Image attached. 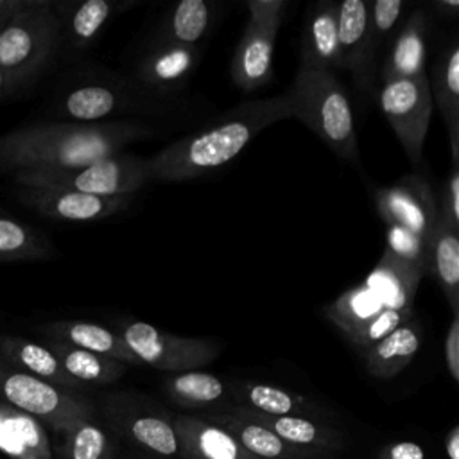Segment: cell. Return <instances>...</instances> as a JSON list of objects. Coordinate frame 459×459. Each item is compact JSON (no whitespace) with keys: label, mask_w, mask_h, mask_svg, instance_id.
<instances>
[{"label":"cell","mask_w":459,"mask_h":459,"mask_svg":"<svg viewBox=\"0 0 459 459\" xmlns=\"http://www.w3.org/2000/svg\"><path fill=\"white\" fill-rule=\"evenodd\" d=\"M423 271L384 251L378 264L366 276L364 285L375 294L385 310L412 308Z\"/></svg>","instance_id":"cell-21"},{"label":"cell","mask_w":459,"mask_h":459,"mask_svg":"<svg viewBox=\"0 0 459 459\" xmlns=\"http://www.w3.org/2000/svg\"><path fill=\"white\" fill-rule=\"evenodd\" d=\"M0 452L11 459H54L45 425L2 400Z\"/></svg>","instance_id":"cell-23"},{"label":"cell","mask_w":459,"mask_h":459,"mask_svg":"<svg viewBox=\"0 0 459 459\" xmlns=\"http://www.w3.org/2000/svg\"><path fill=\"white\" fill-rule=\"evenodd\" d=\"M382 310H385L384 305L364 283H360L348 289L335 301H332L326 308V316L348 337Z\"/></svg>","instance_id":"cell-33"},{"label":"cell","mask_w":459,"mask_h":459,"mask_svg":"<svg viewBox=\"0 0 459 459\" xmlns=\"http://www.w3.org/2000/svg\"><path fill=\"white\" fill-rule=\"evenodd\" d=\"M380 108L414 169L423 165V143L434 102L425 75L394 79L382 84Z\"/></svg>","instance_id":"cell-7"},{"label":"cell","mask_w":459,"mask_h":459,"mask_svg":"<svg viewBox=\"0 0 459 459\" xmlns=\"http://www.w3.org/2000/svg\"><path fill=\"white\" fill-rule=\"evenodd\" d=\"M380 459H425V452L418 443L400 441L385 446L380 452Z\"/></svg>","instance_id":"cell-42"},{"label":"cell","mask_w":459,"mask_h":459,"mask_svg":"<svg viewBox=\"0 0 459 459\" xmlns=\"http://www.w3.org/2000/svg\"><path fill=\"white\" fill-rule=\"evenodd\" d=\"M429 27L430 16L425 9H416L407 18L380 70L384 82L425 75Z\"/></svg>","instance_id":"cell-20"},{"label":"cell","mask_w":459,"mask_h":459,"mask_svg":"<svg viewBox=\"0 0 459 459\" xmlns=\"http://www.w3.org/2000/svg\"><path fill=\"white\" fill-rule=\"evenodd\" d=\"M285 118H292L287 93L240 102L208 127L145 158L149 181L179 183L208 174L230 163L255 136Z\"/></svg>","instance_id":"cell-2"},{"label":"cell","mask_w":459,"mask_h":459,"mask_svg":"<svg viewBox=\"0 0 459 459\" xmlns=\"http://www.w3.org/2000/svg\"><path fill=\"white\" fill-rule=\"evenodd\" d=\"M16 186L68 188L93 195H133L149 183L147 161L136 154H113L84 167L25 170L13 174Z\"/></svg>","instance_id":"cell-5"},{"label":"cell","mask_w":459,"mask_h":459,"mask_svg":"<svg viewBox=\"0 0 459 459\" xmlns=\"http://www.w3.org/2000/svg\"><path fill=\"white\" fill-rule=\"evenodd\" d=\"M287 4L283 0H249V22H271L283 18Z\"/></svg>","instance_id":"cell-41"},{"label":"cell","mask_w":459,"mask_h":459,"mask_svg":"<svg viewBox=\"0 0 459 459\" xmlns=\"http://www.w3.org/2000/svg\"><path fill=\"white\" fill-rule=\"evenodd\" d=\"M445 366L454 382H459V312H452V321L445 337Z\"/></svg>","instance_id":"cell-40"},{"label":"cell","mask_w":459,"mask_h":459,"mask_svg":"<svg viewBox=\"0 0 459 459\" xmlns=\"http://www.w3.org/2000/svg\"><path fill=\"white\" fill-rule=\"evenodd\" d=\"M414 317V308L409 310H382L378 316L364 323L360 328H357L353 333H350L346 339L353 346V350L360 355L373 344H377L380 339H384L387 333H391L400 325L407 323Z\"/></svg>","instance_id":"cell-36"},{"label":"cell","mask_w":459,"mask_h":459,"mask_svg":"<svg viewBox=\"0 0 459 459\" xmlns=\"http://www.w3.org/2000/svg\"><path fill=\"white\" fill-rule=\"evenodd\" d=\"M439 212L459 226V169L457 163H452V170L445 181L441 204H437Z\"/></svg>","instance_id":"cell-39"},{"label":"cell","mask_w":459,"mask_h":459,"mask_svg":"<svg viewBox=\"0 0 459 459\" xmlns=\"http://www.w3.org/2000/svg\"><path fill=\"white\" fill-rule=\"evenodd\" d=\"M109 441L100 427L82 421L63 432V443L57 446V459H109Z\"/></svg>","instance_id":"cell-35"},{"label":"cell","mask_w":459,"mask_h":459,"mask_svg":"<svg viewBox=\"0 0 459 459\" xmlns=\"http://www.w3.org/2000/svg\"><path fill=\"white\" fill-rule=\"evenodd\" d=\"M430 95L446 127L452 163H457L459 160V43L457 41H452L441 52L434 66Z\"/></svg>","instance_id":"cell-25"},{"label":"cell","mask_w":459,"mask_h":459,"mask_svg":"<svg viewBox=\"0 0 459 459\" xmlns=\"http://www.w3.org/2000/svg\"><path fill=\"white\" fill-rule=\"evenodd\" d=\"M203 418L221 425L255 457L258 459H321L319 452L292 446L260 423L242 416L233 407L222 412H206Z\"/></svg>","instance_id":"cell-17"},{"label":"cell","mask_w":459,"mask_h":459,"mask_svg":"<svg viewBox=\"0 0 459 459\" xmlns=\"http://www.w3.org/2000/svg\"><path fill=\"white\" fill-rule=\"evenodd\" d=\"M425 274H430L452 312H459V226L437 210V221L429 240Z\"/></svg>","instance_id":"cell-22"},{"label":"cell","mask_w":459,"mask_h":459,"mask_svg":"<svg viewBox=\"0 0 459 459\" xmlns=\"http://www.w3.org/2000/svg\"><path fill=\"white\" fill-rule=\"evenodd\" d=\"M151 134L149 126L129 120L34 122L0 134V174L84 167Z\"/></svg>","instance_id":"cell-1"},{"label":"cell","mask_w":459,"mask_h":459,"mask_svg":"<svg viewBox=\"0 0 459 459\" xmlns=\"http://www.w3.org/2000/svg\"><path fill=\"white\" fill-rule=\"evenodd\" d=\"M118 335L142 364L161 371H194L219 355L213 339L179 337L143 321L124 323Z\"/></svg>","instance_id":"cell-8"},{"label":"cell","mask_w":459,"mask_h":459,"mask_svg":"<svg viewBox=\"0 0 459 459\" xmlns=\"http://www.w3.org/2000/svg\"><path fill=\"white\" fill-rule=\"evenodd\" d=\"M23 4L25 0H0V30L13 20Z\"/></svg>","instance_id":"cell-44"},{"label":"cell","mask_w":459,"mask_h":459,"mask_svg":"<svg viewBox=\"0 0 459 459\" xmlns=\"http://www.w3.org/2000/svg\"><path fill=\"white\" fill-rule=\"evenodd\" d=\"M61 45V20L52 0H25L0 30V70L32 82Z\"/></svg>","instance_id":"cell-4"},{"label":"cell","mask_w":459,"mask_h":459,"mask_svg":"<svg viewBox=\"0 0 459 459\" xmlns=\"http://www.w3.org/2000/svg\"><path fill=\"white\" fill-rule=\"evenodd\" d=\"M371 4L344 0L337 4V43L341 70H348L359 90L369 91L375 77L378 45L371 32Z\"/></svg>","instance_id":"cell-11"},{"label":"cell","mask_w":459,"mask_h":459,"mask_svg":"<svg viewBox=\"0 0 459 459\" xmlns=\"http://www.w3.org/2000/svg\"><path fill=\"white\" fill-rule=\"evenodd\" d=\"M165 391L176 403L192 409L219 403L228 396V389L219 377L197 369L167 377Z\"/></svg>","instance_id":"cell-31"},{"label":"cell","mask_w":459,"mask_h":459,"mask_svg":"<svg viewBox=\"0 0 459 459\" xmlns=\"http://www.w3.org/2000/svg\"><path fill=\"white\" fill-rule=\"evenodd\" d=\"M421 326L412 317L394 328L377 344L360 353L366 371L375 378H393L414 359L421 346Z\"/></svg>","instance_id":"cell-24"},{"label":"cell","mask_w":459,"mask_h":459,"mask_svg":"<svg viewBox=\"0 0 459 459\" xmlns=\"http://www.w3.org/2000/svg\"><path fill=\"white\" fill-rule=\"evenodd\" d=\"M280 25L281 18L247 22L230 68L231 81L238 90L253 91L269 82Z\"/></svg>","instance_id":"cell-12"},{"label":"cell","mask_w":459,"mask_h":459,"mask_svg":"<svg viewBox=\"0 0 459 459\" xmlns=\"http://www.w3.org/2000/svg\"><path fill=\"white\" fill-rule=\"evenodd\" d=\"M0 357L16 369L25 371L65 391L79 393L84 389L81 382H77L65 371L57 357L47 344L20 335L0 333Z\"/></svg>","instance_id":"cell-18"},{"label":"cell","mask_w":459,"mask_h":459,"mask_svg":"<svg viewBox=\"0 0 459 459\" xmlns=\"http://www.w3.org/2000/svg\"><path fill=\"white\" fill-rule=\"evenodd\" d=\"M115 11L117 2L84 0L77 4L65 18L59 16L61 38L65 34L74 48H86L95 41Z\"/></svg>","instance_id":"cell-32"},{"label":"cell","mask_w":459,"mask_h":459,"mask_svg":"<svg viewBox=\"0 0 459 459\" xmlns=\"http://www.w3.org/2000/svg\"><path fill=\"white\" fill-rule=\"evenodd\" d=\"M432 5L441 16H455L457 9H459L457 0H434Z\"/></svg>","instance_id":"cell-46"},{"label":"cell","mask_w":459,"mask_h":459,"mask_svg":"<svg viewBox=\"0 0 459 459\" xmlns=\"http://www.w3.org/2000/svg\"><path fill=\"white\" fill-rule=\"evenodd\" d=\"M445 452L448 459H459V425H454L445 441Z\"/></svg>","instance_id":"cell-45"},{"label":"cell","mask_w":459,"mask_h":459,"mask_svg":"<svg viewBox=\"0 0 459 459\" xmlns=\"http://www.w3.org/2000/svg\"><path fill=\"white\" fill-rule=\"evenodd\" d=\"M39 332L48 341H61L104 357H111L127 366H140L142 362L127 348L118 332L90 321L77 319H57L39 326Z\"/></svg>","instance_id":"cell-19"},{"label":"cell","mask_w":459,"mask_h":459,"mask_svg":"<svg viewBox=\"0 0 459 459\" xmlns=\"http://www.w3.org/2000/svg\"><path fill=\"white\" fill-rule=\"evenodd\" d=\"M212 7L204 0H181L167 16L160 39L197 47L212 25Z\"/></svg>","instance_id":"cell-30"},{"label":"cell","mask_w":459,"mask_h":459,"mask_svg":"<svg viewBox=\"0 0 459 459\" xmlns=\"http://www.w3.org/2000/svg\"><path fill=\"white\" fill-rule=\"evenodd\" d=\"M172 427L185 459H258L233 434L203 416L178 414Z\"/></svg>","instance_id":"cell-14"},{"label":"cell","mask_w":459,"mask_h":459,"mask_svg":"<svg viewBox=\"0 0 459 459\" xmlns=\"http://www.w3.org/2000/svg\"><path fill=\"white\" fill-rule=\"evenodd\" d=\"M403 5L405 4L402 0H377L371 4V11H369L371 32H373V38L378 47L382 45L384 38L398 23Z\"/></svg>","instance_id":"cell-38"},{"label":"cell","mask_w":459,"mask_h":459,"mask_svg":"<svg viewBox=\"0 0 459 459\" xmlns=\"http://www.w3.org/2000/svg\"><path fill=\"white\" fill-rule=\"evenodd\" d=\"M285 93L294 118L301 120L319 136L337 158L360 167L350 99L333 72L299 63L294 81Z\"/></svg>","instance_id":"cell-3"},{"label":"cell","mask_w":459,"mask_h":459,"mask_svg":"<svg viewBox=\"0 0 459 459\" xmlns=\"http://www.w3.org/2000/svg\"><path fill=\"white\" fill-rule=\"evenodd\" d=\"M230 393L235 405L251 409L260 414L269 416H305L314 418L319 414L317 405H314L308 398L296 394L289 389H281L278 385H269L262 382H233L230 385Z\"/></svg>","instance_id":"cell-27"},{"label":"cell","mask_w":459,"mask_h":459,"mask_svg":"<svg viewBox=\"0 0 459 459\" xmlns=\"http://www.w3.org/2000/svg\"><path fill=\"white\" fill-rule=\"evenodd\" d=\"M299 63L325 70H341L337 43V4H317L305 23Z\"/></svg>","instance_id":"cell-26"},{"label":"cell","mask_w":459,"mask_h":459,"mask_svg":"<svg viewBox=\"0 0 459 459\" xmlns=\"http://www.w3.org/2000/svg\"><path fill=\"white\" fill-rule=\"evenodd\" d=\"M45 344L54 351L65 371L82 385L111 384L127 371V364L111 357H104L61 341H47Z\"/></svg>","instance_id":"cell-28"},{"label":"cell","mask_w":459,"mask_h":459,"mask_svg":"<svg viewBox=\"0 0 459 459\" xmlns=\"http://www.w3.org/2000/svg\"><path fill=\"white\" fill-rule=\"evenodd\" d=\"M233 409L237 412H240L242 416L260 423L262 427H265L267 430L276 434L285 443L298 446V448L330 455V454L341 450L344 445L341 432H337L328 423L314 420V418L269 416V414H260V412H255V411L240 407V405H233Z\"/></svg>","instance_id":"cell-16"},{"label":"cell","mask_w":459,"mask_h":459,"mask_svg":"<svg viewBox=\"0 0 459 459\" xmlns=\"http://www.w3.org/2000/svg\"><path fill=\"white\" fill-rule=\"evenodd\" d=\"M385 251L393 256L421 269H427L429 242L407 228L387 224L385 226Z\"/></svg>","instance_id":"cell-37"},{"label":"cell","mask_w":459,"mask_h":459,"mask_svg":"<svg viewBox=\"0 0 459 459\" xmlns=\"http://www.w3.org/2000/svg\"><path fill=\"white\" fill-rule=\"evenodd\" d=\"M52 253L45 233L0 212V262H39Z\"/></svg>","instance_id":"cell-29"},{"label":"cell","mask_w":459,"mask_h":459,"mask_svg":"<svg viewBox=\"0 0 459 459\" xmlns=\"http://www.w3.org/2000/svg\"><path fill=\"white\" fill-rule=\"evenodd\" d=\"M16 197L38 215L72 222L108 219L126 210L133 201V195L109 197L50 186H16Z\"/></svg>","instance_id":"cell-10"},{"label":"cell","mask_w":459,"mask_h":459,"mask_svg":"<svg viewBox=\"0 0 459 459\" xmlns=\"http://www.w3.org/2000/svg\"><path fill=\"white\" fill-rule=\"evenodd\" d=\"M375 206L380 219L411 230L427 242L437 221V201L421 172L402 176L394 183L375 192Z\"/></svg>","instance_id":"cell-9"},{"label":"cell","mask_w":459,"mask_h":459,"mask_svg":"<svg viewBox=\"0 0 459 459\" xmlns=\"http://www.w3.org/2000/svg\"><path fill=\"white\" fill-rule=\"evenodd\" d=\"M27 84H30V82H27L25 79H22V77H18L14 74L0 70V100L11 97L13 93L20 91Z\"/></svg>","instance_id":"cell-43"},{"label":"cell","mask_w":459,"mask_h":459,"mask_svg":"<svg viewBox=\"0 0 459 459\" xmlns=\"http://www.w3.org/2000/svg\"><path fill=\"white\" fill-rule=\"evenodd\" d=\"M0 400L30 414L39 423L66 432L77 423L93 420V405L79 393L65 391L25 371L16 369L0 357Z\"/></svg>","instance_id":"cell-6"},{"label":"cell","mask_w":459,"mask_h":459,"mask_svg":"<svg viewBox=\"0 0 459 459\" xmlns=\"http://www.w3.org/2000/svg\"><path fill=\"white\" fill-rule=\"evenodd\" d=\"M124 429L134 443H138L140 446L154 454H160L165 457L181 454L172 421H169L160 414H149V412L134 414L126 420Z\"/></svg>","instance_id":"cell-34"},{"label":"cell","mask_w":459,"mask_h":459,"mask_svg":"<svg viewBox=\"0 0 459 459\" xmlns=\"http://www.w3.org/2000/svg\"><path fill=\"white\" fill-rule=\"evenodd\" d=\"M133 99L124 86L102 81H84L66 88L56 100L57 117L68 118L66 122H104V118L131 111Z\"/></svg>","instance_id":"cell-13"},{"label":"cell","mask_w":459,"mask_h":459,"mask_svg":"<svg viewBox=\"0 0 459 459\" xmlns=\"http://www.w3.org/2000/svg\"><path fill=\"white\" fill-rule=\"evenodd\" d=\"M199 61V47L154 43L136 66V79L154 91H174L186 82Z\"/></svg>","instance_id":"cell-15"}]
</instances>
